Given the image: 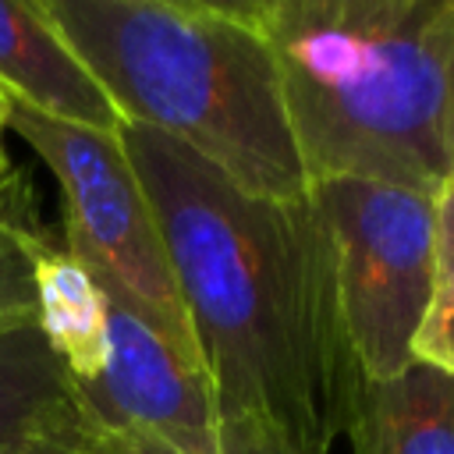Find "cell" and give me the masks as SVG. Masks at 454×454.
<instances>
[{"instance_id": "8fae6325", "label": "cell", "mask_w": 454, "mask_h": 454, "mask_svg": "<svg viewBox=\"0 0 454 454\" xmlns=\"http://www.w3.org/2000/svg\"><path fill=\"white\" fill-rule=\"evenodd\" d=\"M433 298L454 301V177L433 195Z\"/></svg>"}, {"instance_id": "4fadbf2b", "label": "cell", "mask_w": 454, "mask_h": 454, "mask_svg": "<svg viewBox=\"0 0 454 454\" xmlns=\"http://www.w3.org/2000/svg\"><path fill=\"white\" fill-rule=\"evenodd\" d=\"M220 450L223 454H294L287 443H280L273 436H231V440H220ZM89 454H174V450L156 447L149 440H135V436L96 429V440H92Z\"/></svg>"}, {"instance_id": "7c38bea8", "label": "cell", "mask_w": 454, "mask_h": 454, "mask_svg": "<svg viewBox=\"0 0 454 454\" xmlns=\"http://www.w3.org/2000/svg\"><path fill=\"white\" fill-rule=\"evenodd\" d=\"M411 362H422L454 376V301H443V298L429 301L426 319L411 344Z\"/></svg>"}, {"instance_id": "5b68a950", "label": "cell", "mask_w": 454, "mask_h": 454, "mask_svg": "<svg viewBox=\"0 0 454 454\" xmlns=\"http://www.w3.org/2000/svg\"><path fill=\"white\" fill-rule=\"evenodd\" d=\"M337 270L340 319L362 380L411 365V344L433 301V195L330 177L309 184Z\"/></svg>"}, {"instance_id": "5bb4252c", "label": "cell", "mask_w": 454, "mask_h": 454, "mask_svg": "<svg viewBox=\"0 0 454 454\" xmlns=\"http://www.w3.org/2000/svg\"><path fill=\"white\" fill-rule=\"evenodd\" d=\"M443 145H447V163L454 177V64H450V82H447V114H443Z\"/></svg>"}, {"instance_id": "3957f363", "label": "cell", "mask_w": 454, "mask_h": 454, "mask_svg": "<svg viewBox=\"0 0 454 454\" xmlns=\"http://www.w3.org/2000/svg\"><path fill=\"white\" fill-rule=\"evenodd\" d=\"M124 124L195 153L234 188L298 199L309 177L248 4L43 0Z\"/></svg>"}, {"instance_id": "9a60e30c", "label": "cell", "mask_w": 454, "mask_h": 454, "mask_svg": "<svg viewBox=\"0 0 454 454\" xmlns=\"http://www.w3.org/2000/svg\"><path fill=\"white\" fill-rule=\"evenodd\" d=\"M7 170H11V160H7V153H4V142H0V188H4V181H7Z\"/></svg>"}, {"instance_id": "6da1fadb", "label": "cell", "mask_w": 454, "mask_h": 454, "mask_svg": "<svg viewBox=\"0 0 454 454\" xmlns=\"http://www.w3.org/2000/svg\"><path fill=\"white\" fill-rule=\"evenodd\" d=\"M121 138L156 213L220 440L273 436L294 454H333L365 380L312 192L259 199L167 135L124 124Z\"/></svg>"}, {"instance_id": "8992f818", "label": "cell", "mask_w": 454, "mask_h": 454, "mask_svg": "<svg viewBox=\"0 0 454 454\" xmlns=\"http://www.w3.org/2000/svg\"><path fill=\"white\" fill-rule=\"evenodd\" d=\"M74 397L106 433L174 454H223L206 372L114 298L106 305V358L92 380L74 387Z\"/></svg>"}, {"instance_id": "ba28073f", "label": "cell", "mask_w": 454, "mask_h": 454, "mask_svg": "<svg viewBox=\"0 0 454 454\" xmlns=\"http://www.w3.org/2000/svg\"><path fill=\"white\" fill-rule=\"evenodd\" d=\"M96 422L74 397L39 323L0 330V450L85 454Z\"/></svg>"}, {"instance_id": "2e32d148", "label": "cell", "mask_w": 454, "mask_h": 454, "mask_svg": "<svg viewBox=\"0 0 454 454\" xmlns=\"http://www.w3.org/2000/svg\"><path fill=\"white\" fill-rule=\"evenodd\" d=\"M0 138H4V96H0Z\"/></svg>"}, {"instance_id": "52a82bcc", "label": "cell", "mask_w": 454, "mask_h": 454, "mask_svg": "<svg viewBox=\"0 0 454 454\" xmlns=\"http://www.w3.org/2000/svg\"><path fill=\"white\" fill-rule=\"evenodd\" d=\"M0 96L64 124L124 131V117L43 0H0Z\"/></svg>"}, {"instance_id": "7a4b0ae2", "label": "cell", "mask_w": 454, "mask_h": 454, "mask_svg": "<svg viewBox=\"0 0 454 454\" xmlns=\"http://www.w3.org/2000/svg\"><path fill=\"white\" fill-rule=\"evenodd\" d=\"M309 184L450 181L443 114L454 0H248Z\"/></svg>"}, {"instance_id": "e0dca14e", "label": "cell", "mask_w": 454, "mask_h": 454, "mask_svg": "<svg viewBox=\"0 0 454 454\" xmlns=\"http://www.w3.org/2000/svg\"><path fill=\"white\" fill-rule=\"evenodd\" d=\"M0 454H7V450H0ZM85 454H89V450H85Z\"/></svg>"}, {"instance_id": "277c9868", "label": "cell", "mask_w": 454, "mask_h": 454, "mask_svg": "<svg viewBox=\"0 0 454 454\" xmlns=\"http://www.w3.org/2000/svg\"><path fill=\"white\" fill-rule=\"evenodd\" d=\"M4 131H14L53 174L64 248L114 301L142 316L177 355L202 369L156 213L124 138L43 117L14 99H4Z\"/></svg>"}, {"instance_id": "9c48e42d", "label": "cell", "mask_w": 454, "mask_h": 454, "mask_svg": "<svg viewBox=\"0 0 454 454\" xmlns=\"http://www.w3.org/2000/svg\"><path fill=\"white\" fill-rule=\"evenodd\" d=\"M351 454H454V376L411 362L365 380L348 422Z\"/></svg>"}, {"instance_id": "30bf717a", "label": "cell", "mask_w": 454, "mask_h": 454, "mask_svg": "<svg viewBox=\"0 0 454 454\" xmlns=\"http://www.w3.org/2000/svg\"><path fill=\"white\" fill-rule=\"evenodd\" d=\"M32 223L0 209V330L35 319V277H32Z\"/></svg>"}]
</instances>
